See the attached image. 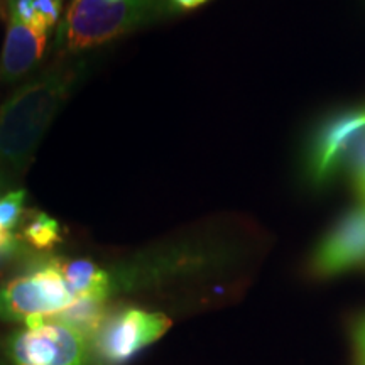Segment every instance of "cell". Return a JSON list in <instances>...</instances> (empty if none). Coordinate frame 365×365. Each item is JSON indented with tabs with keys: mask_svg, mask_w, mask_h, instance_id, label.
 <instances>
[{
	"mask_svg": "<svg viewBox=\"0 0 365 365\" xmlns=\"http://www.w3.org/2000/svg\"><path fill=\"white\" fill-rule=\"evenodd\" d=\"M365 264V203L341 218L314 250L312 269L318 276H335Z\"/></svg>",
	"mask_w": 365,
	"mask_h": 365,
	"instance_id": "7",
	"label": "cell"
},
{
	"mask_svg": "<svg viewBox=\"0 0 365 365\" xmlns=\"http://www.w3.org/2000/svg\"><path fill=\"white\" fill-rule=\"evenodd\" d=\"M365 132V108L340 113L323 124L314 135L308 156V173L314 182L335 175L344 159H349L355 143Z\"/></svg>",
	"mask_w": 365,
	"mask_h": 365,
	"instance_id": "6",
	"label": "cell"
},
{
	"mask_svg": "<svg viewBox=\"0 0 365 365\" xmlns=\"http://www.w3.org/2000/svg\"><path fill=\"white\" fill-rule=\"evenodd\" d=\"M6 186H7V178L4 176L2 173H0V193H2V191H4V188H6ZM0 196H2V195H0Z\"/></svg>",
	"mask_w": 365,
	"mask_h": 365,
	"instance_id": "19",
	"label": "cell"
},
{
	"mask_svg": "<svg viewBox=\"0 0 365 365\" xmlns=\"http://www.w3.org/2000/svg\"><path fill=\"white\" fill-rule=\"evenodd\" d=\"M166 314L129 308L105 322L97 333V354L105 365H124L170 330Z\"/></svg>",
	"mask_w": 365,
	"mask_h": 365,
	"instance_id": "5",
	"label": "cell"
},
{
	"mask_svg": "<svg viewBox=\"0 0 365 365\" xmlns=\"http://www.w3.org/2000/svg\"><path fill=\"white\" fill-rule=\"evenodd\" d=\"M24 235L38 249H49L59 240V223L46 213H36L27 223Z\"/></svg>",
	"mask_w": 365,
	"mask_h": 365,
	"instance_id": "11",
	"label": "cell"
},
{
	"mask_svg": "<svg viewBox=\"0 0 365 365\" xmlns=\"http://www.w3.org/2000/svg\"><path fill=\"white\" fill-rule=\"evenodd\" d=\"M81 76L80 66H56L19 86L0 107V173H22Z\"/></svg>",
	"mask_w": 365,
	"mask_h": 365,
	"instance_id": "1",
	"label": "cell"
},
{
	"mask_svg": "<svg viewBox=\"0 0 365 365\" xmlns=\"http://www.w3.org/2000/svg\"><path fill=\"white\" fill-rule=\"evenodd\" d=\"M7 354L12 365H85L88 345L71 327L46 318L14 333Z\"/></svg>",
	"mask_w": 365,
	"mask_h": 365,
	"instance_id": "4",
	"label": "cell"
},
{
	"mask_svg": "<svg viewBox=\"0 0 365 365\" xmlns=\"http://www.w3.org/2000/svg\"><path fill=\"white\" fill-rule=\"evenodd\" d=\"M362 198H364V203H365V191L362 193Z\"/></svg>",
	"mask_w": 365,
	"mask_h": 365,
	"instance_id": "20",
	"label": "cell"
},
{
	"mask_svg": "<svg viewBox=\"0 0 365 365\" xmlns=\"http://www.w3.org/2000/svg\"><path fill=\"white\" fill-rule=\"evenodd\" d=\"M354 340H355V346H357L360 362H362V365H365V314L359 319L357 325H355Z\"/></svg>",
	"mask_w": 365,
	"mask_h": 365,
	"instance_id": "16",
	"label": "cell"
},
{
	"mask_svg": "<svg viewBox=\"0 0 365 365\" xmlns=\"http://www.w3.org/2000/svg\"><path fill=\"white\" fill-rule=\"evenodd\" d=\"M56 266L75 298L107 299L112 287L110 274L107 271L95 266L93 262L85 261V259L56 262Z\"/></svg>",
	"mask_w": 365,
	"mask_h": 365,
	"instance_id": "9",
	"label": "cell"
},
{
	"mask_svg": "<svg viewBox=\"0 0 365 365\" xmlns=\"http://www.w3.org/2000/svg\"><path fill=\"white\" fill-rule=\"evenodd\" d=\"M34 4L41 22L46 29L51 31L61 16V0H34Z\"/></svg>",
	"mask_w": 365,
	"mask_h": 365,
	"instance_id": "15",
	"label": "cell"
},
{
	"mask_svg": "<svg viewBox=\"0 0 365 365\" xmlns=\"http://www.w3.org/2000/svg\"><path fill=\"white\" fill-rule=\"evenodd\" d=\"M16 245L17 240L12 232L2 230V228H0V259L11 255L14 250H16Z\"/></svg>",
	"mask_w": 365,
	"mask_h": 365,
	"instance_id": "17",
	"label": "cell"
},
{
	"mask_svg": "<svg viewBox=\"0 0 365 365\" xmlns=\"http://www.w3.org/2000/svg\"><path fill=\"white\" fill-rule=\"evenodd\" d=\"M9 16L14 17V19L24 22V24L38 26L46 29L44 24L39 19L38 11H36L34 0H9Z\"/></svg>",
	"mask_w": 365,
	"mask_h": 365,
	"instance_id": "14",
	"label": "cell"
},
{
	"mask_svg": "<svg viewBox=\"0 0 365 365\" xmlns=\"http://www.w3.org/2000/svg\"><path fill=\"white\" fill-rule=\"evenodd\" d=\"M24 190L7 191L6 195L0 196V228L2 230L12 232L16 228L22 217V212H24Z\"/></svg>",
	"mask_w": 365,
	"mask_h": 365,
	"instance_id": "12",
	"label": "cell"
},
{
	"mask_svg": "<svg viewBox=\"0 0 365 365\" xmlns=\"http://www.w3.org/2000/svg\"><path fill=\"white\" fill-rule=\"evenodd\" d=\"M164 11L163 0H73L59 21L54 48L66 54L97 48L156 21Z\"/></svg>",
	"mask_w": 365,
	"mask_h": 365,
	"instance_id": "2",
	"label": "cell"
},
{
	"mask_svg": "<svg viewBox=\"0 0 365 365\" xmlns=\"http://www.w3.org/2000/svg\"><path fill=\"white\" fill-rule=\"evenodd\" d=\"M103 303V299L97 298H76L70 307L49 317V319L65 323V325L71 327L73 330L81 333L86 339L93 333H98L105 323Z\"/></svg>",
	"mask_w": 365,
	"mask_h": 365,
	"instance_id": "10",
	"label": "cell"
},
{
	"mask_svg": "<svg viewBox=\"0 0 365 365\" xmlns=\"http://www.w3.org/2000/svg\"><path fill=\"white\" fill-rule=\"evenodd\" d=\"M56 262L9 281L0 289V318L36 325L75 301Z\"/></svg>",
	"mask_w": 365,
	"mask_h": 365,
	"instance_id": "3",
	"label": "cell"
},
{
	"mask_svg": "<svg viewBox=\"0 0 365 365\" xmlns=\"http://www.w3.org/2000/svg\"><path fill=\"white\" fill-rule=\"evenodd\" d=\"M49 31L29 26L9 16V24L0 56V81L12 83L24 78L43 58Z\"/></svg>",
	"mask_w": 365,
	"mask_h": 365,
	"instance_id": "8",
	"label": "cell"
},
{
	"mask_svg": "<svg viewBox=\"0 0 365 365\" xmlns=\"http://www.w3.org/2000/svg\"><path fill=\"white\" fill-rule=\"evenodd\" d=\"M350 168H352V178L357 186L359 193L362 195L365 191V132L359 137L355 143L352 153L349 156Z\"/></svg>",
	"mask_w": 365,
	"mask_h": 365,
	"instance_id": "13",
	"label": "cell"
},
{
	"mask_svg": "<svg viewBox=\"0 0 365 365\" xmlns=\"http://www.w3.org/2000/svg\"><path fill=\"white\" fill-rule=\"evenodd\" d=\"M205 2H208V0H173V4L180 9H196L203 6Z\"/></svg>",
	"mask_w": 365,
	"mask_h": 365,
	"instance_id": "18",
	"label": "cell"
}]
</instances>
